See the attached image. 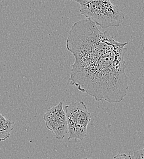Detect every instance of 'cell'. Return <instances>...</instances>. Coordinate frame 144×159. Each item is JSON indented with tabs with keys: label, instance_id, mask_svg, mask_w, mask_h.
<instances>
[{
	"label": "cell",
	"instance_id": "1",
	"mask_svg": "<svg viewBox=\"0 0 144 159\" xmlns=\"http://www.w3.org/2000/svg\"><path fill=\"white\" fill-rule=\"evenodd\" d=\"M128 44L101 31L90 19L76 22L66 42L75 59L70 69V84L96 101L121 102L129 87L124 61Z\"/></svg>",
	"mask_w": 144,
	"mask_h": 159
},
{
	"label": "cell",
	"instance_id": "2",
	"mask_svg": "<svg viewBox=\"0 0 144 159\" xmlns=\"http://www.w3.org/2000/svg\"><path fill=\"white\" fill-rule=\"evenodd\" d=\"M80 5L79 12L102 29L118 27L124 19V14L118 6L110 0H71Z\"/></svg>",
	"mask_w": 144,
	"mask_h": 159
},
{
	"label": "cell",
	"instance_id": "3",
	"mask_svg": "<svg viewBox=\"0 0 144 159\" xmlns=\"http://www.w3.org/2000/svg\"><path fill=\"white\" fill-rule=\"evenodd\" d=\"M68 126V139L83 140L87 135V127L91 115L83 101L72 102L64 108Z\"/></svg>",
	"mask_w": 144,
	"mask_h": 159
},
{
	"label": "cell",
	"instance_id": "4",
	"mask_svg": "<svg viewBox=\"0 0 144 159\" xmlns=\"http://www.w3.org/2000/svg\"><path fill=\"white\" fill-rule=\"evenodd\" d=\"M63 102L45 111L43 119L47 129L52 132L57 139L62 140L68 133V126Z\"/></svg>",
	"mask_w": 144,
	"mask_h": 159
},
{
	"label": "cell",
	"instance_id": "5",
	"mask_svg": "<svg viewBox=\"0 0 144 159\" xmlns=\"http://www.w3.org/2000/svg\"><path fill=\"white\" fill-rule=\"evenodd\" d=\"M14 128V122L0 113V141L9 139Z\"/></svg>",
	"mask_w": 144,
	"mask_h": 159
},
{
	"label": "cell",
	"instance_id": "6",
	"mask_svg": "<svg viewBox=\"0 0 144 159\" xmlns=\"http://www.w3.org/2000/svg\"><path fill=\"white\" fill-rule=\"evenodd\" d=\"M131 157L132 159H144V148L134 152Z\"/></svg>",
	"mask_w": 144,
	"mask_h": 159
},
{
	"label": "cell",
	"instance_id": "7",
	"mask_svg": "<svg viewBox=\"0 0 144 159\" xmlns=\"http://www.w3.org/2000/svg\"><path fill=\"white\" fill-rule=\"evenodd\" d=\"M113 159H132L131 156L126 154H120L115 156Z\"/></svg>",
	"mask_w": 144,
	"mask_h": 159
},
{
	"label": "cell",
	"instance_id": "8",
	"mask_svg": "<svg viewBox=\"0 0 144 159\" xmlns=\"http://www.w3.org/2000/svg\"><path fill=\"white\" fill-rule=\"evenodd\" d=\"M88 159V158H85V159Z\"/></svg>",
	"mask_w": 144,
	"mask_h": 159
}]
</instances>
